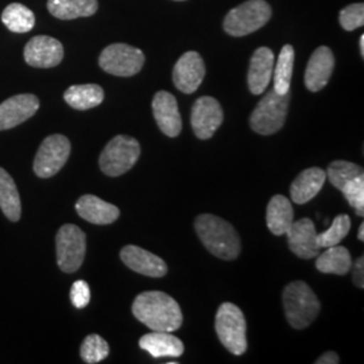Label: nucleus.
Here are the masks:
<instances>
[{
    "label": "nucleus",
    "mask_w": 364,
    "mask_h": 364,
    "mask_svg": "<svg viewBox=\"0 0 364 364\" xmlns=\"http://www.w3.org/2000/svg\"><path fill=\"white\" fill-rule=\"evenodd\" d=\"M132 314L151 331L174 332L182 326L178 302L164 291H144L132 302Z\"/></svg>",
    "instance_id": "nucleus-1"
},
{
    "label": "nucleus",
    "mask_w": 364,
    "mask_h": 364,
    "mask_svg": "<svg viewBox=\"0 0 364 364\" xmlns=\"http://www.w3.org/2000/svg\"><path fill=\"white\" fill-rule=\"evenodd\" d=\"M196 232L212 255L223 260L239 257L242 243L232 224L215 215H200L195 221Z\"/></svg>",
    "instance_id": "nucleus-2"
},
{
    "label": "nucleus",
    "mask_w": 364,
    "mask_h": 364,
    "mask_svg": "<svg viewBox=\"0 0 364 364\" xmlns=\"http://www.w3.org/2000/svg\"><path fill=\"white\" fill-rule=\"evenodd\" d=\"M284 309L287 321L294 329H305L317 318L321 305L311 287L302 281H294L284 289Z\"/></svg>",
    "instance_id": "nucleus-3"
},
{
    "label": "nucleus",
    "mask_w": 364,
    "mask_h": 364,
    "mask_svg": "<svg viewBox=\"0 0 364 364\" xmlns=\"http://www.w3.org/2000/svg\"><path fill=\"white\" fill-rule=\"evenodd\" d=\"M215 329L221 344L231 353L240 356L247 351V323L239 306L231 302L221 304Z\"/></svg>",
    "instance_id": "nucleus-4"
},
{
    "label": "nucleus",
    "mask_w": 364,
    "mask_h": 364,
    "mask_svg": "<svg viewBox=\"0 0 364 364\" xmlns=\"http://www.w3.org/2000/svg\"><path fill=\"white\" fill-rule=\"evenodd\" d=\"M291 93L279 95L270 91L262 100L250 117L251 129L260 135H273L281 130L287 120Z\"/></svg>",
    "instance_id": "nucleus-5"
},
{
    "label": "nucleus",
    "mask_w": 364,
    "mask_h": 364,
    "mask_svg": "<svg viewBox=\"0 0 364 364\" xmlns=\"http://www.w3.org/2000/svg\"><path fill=\"white\" fill-rule=\"evenodd\" d=\"M272 18V7L264 0H247L232 9L224 19V30L232 37H245L264 26Z\"/></svg>",
    "instance_id": "nucleus-6"
},
{
    "label": "nucleus",
    "mask_w": 364,
    "mask_h": 364,
    "mask_svg": "<svg viewBox=\"0 0 364 364\" xmlns=\"http://www.w3.org/2000/svg\"><path fill=\"white\" fill-rule=\"evenodd\" d=\"M139 156L141 144L135 138L129 135H117L107 144L102 151L99 165L107 176L119 177L132 169Z\"/></svg>",
    "instance_id": "nucleus-7"
},
{
    "label": "nucleus",
    "mask_w": 364,
    "mask_h": 364,
    "mask_svg": "<svg viewBox=\"0 0 364 364\" xmlns=\"http://www.w3.org/2000/svg\"><path fill=\"white\" fill-rule=\"evenodd\" d=\"M57 263L64 273H76L87 252V236L75 224L63 225L55 236Z\"/></svg>",
    "instance_id": "nucleus-8"
},
{
    "label": "nucleus",
    "mask_w": 364,
    "mask_h": 364,
    "mask_svg": "<svg viewBox=\"0 0 364 364\" xmlns=\"http://www.w3.org/2000/svg\"><path fill=\"white\" fill-rule=\"evenodd\" d=\"M144 64V52L126 43H112L107 46L99 57L100 68L107 73L119 77L135 76L142 70Z\"/></svg>",
    "instance_id": "nucleus-9"
},
{
    "label": "nucleus",
    "mask_w": 364,
    "mask_h": 364,
    "mask_svg": "<svg viewBox=\"0 0 364 364\" xmlns=\"http://www.w3.org/2000/svg\"><path fill=\"white\" fill-rule=\"evenodd\" d=\"M69 156L70 142L65 135H50L39 146L33 165L34 173L39 178H50L64 168Z\"/></svg>",
    "instance_id": "nucleus-10"
},
{
    "label": "nucleus",
    "mask_w": 364,
    "mask_h": 364,
    "mask_svg": "<svg viewBox=\"0 0 364 364\" xmlns=\"http://www.w3.org/2000/svg\"><path fill=\"white\" fill-rule=\"evenodd\" d=\"M223 109L216 99L210 96H203L196 100L192 108L191 123L196 136L198 139H209L219 130L223 123Z\"/></svg>",
    "instance_id": "nucleus-11"
},
{
    "label": "nucleus",
    "mask_w": 364,
    "mask_h": 364,
    "mask_svg": "<svg viewBox=\"0 0 364 364\" xmlns=\"http://www.w3.org/2000/svg\"><path fill=\"white\" fill-rule=\"evenodd\" d=\"M25 61L33 68H54L64 58V46L58 39L49 36H37L28 41L25 48Z\"/></svg>",
    "instance_id": "nucleus-12"
},
{
    "label": "nucleus",
    "mask_w": 364,
    "mask_h": 364,
    "mask_svg": "<svg viewBox=\"0 0 364 364\" xmlns=\"http://www.w3.org/2000/svg\"><path fill=\"white\" fill-rule=\"evenodd\" d=\"M205 77V64L197 52L182 54L173 69V82L182 93H193Z\"/></svg>",
    "instance_id": "nucleus-13"
},
{
    "label": "nucleus",
    "mask_w": 364,
    "mask_h": 364,
    "mask_svg": "<svg viewBox=\"0 0 364 364\" xmlns=\"http://www.w3.org/2000/svg\"><path fill=\"white\" fill-rule=\"evenodd\" d=\"M38 97L31 93L16 95L0 105V131L10 130L37 114Z\"/></svg>",
    "instance_id": "nucleus-14"
},
{
    "label": "nucleus",
    "mask_w": 364,
    "mask_h": 364,
    "mask_svg": "<svg viewBox=\"0 0 364 364\" xmlns=\"http://www.w3.org/2000/svg\"><path fill=\"white\" fill-rule=\"evenodd\" d=\"M287 242L291 252L301 259H312L320 254L321 247L317 242L316 227L309 218L293 221L287 231Z\"/></svg>",
    "instance_id": "nucleus-15"
},
{
    "label": "nucleus",
    "mask_w": 364,
    "mask_h": 364,
    "mask_svg": "<svg viewBox=\"0 0 364 364\" xmlns=\"http://www.w3.org/2000/svg\"><path fill=\"white\" fill-rule=\"evenodd\" d=\"M151 105L159 130L170 138L178 136L182 130V117L176 97L169 92H156Z\"/></svg>",
    "instance_id": "nucleus-16"
},
{
    "label": "nucleus",
    "mask_w": 364,
    "mask_h": 364,
    "mask_svg": "<svg viewBox=\"0 0 364 364\" xmlns=\"http://www.w3.org/2000/svg\"><path fill=\"white\" fill-rule=\"evenodd\" d=\"M123 263L135 273L142 274L151 278H161L168 273L165 260L156 257V254L146 251L138 246H126L120 251Z\"/></svg>",
    "instance_id": "nucleus-17"
},
{
    "label": "nucleus",
    "mask_w": 364,
    "mask_h": 364,
    "mask_svg": "<svg viewBox=\"0 0 364 364\" xmlns=\"http://www.w3.org/2000/svg\"><path fill=\"white\" fill-rule=\"evenodd\" d=\"M335 69V55L326 46L316 49L305 70V87L311 92H320L329 82Z\"/></svg>",
    "instance_id": "nucleus-18"
},
{
    "label": "nucleus",
    "mask_w": 364,
    "mask_h": 364,
    "mask_svg": "<svg viewBox=\"0 0 364 364\" xmlns=\"http://www.w3.org/2000/svg\"><path fill=\"white\" fill-rule=\"evenodd\" d=\"M274 70V53L269 48L257 49L250 61L248 90L252 95H262L269 87Z\"/></svg>",
    "instance_id": "nucleus-19"
},
{
    "label": "nucleus",
    "mask_w": 364,
    "mask_h": 364,
    "mask_svg": "<svg viewBox=\"0 0 364 364\" xmlns=\"http://www.w3.org/2000/svg\"><path fill=\"white\" fill-rule=\"evenodd\" d=\"M76 212L81 219L97 225L112 224L120 216V210L117 205L93 195L81 196L76 203Z\"/></svg>",
    "instance_id": "nucleus-20"
},
{
    "label": "nucleus",
    "mask_w": 364,
    "mask_h": 364,
    "mask_svg": "<svg viewBox=\"0 0 364 364\" xmlns=\"http://www.w3.org/2000/svg\"><path fill=\"white\" fill-rule=\"evenodd\" d=\"M326 170L320 168H309L301 171L299 177L290 186L291 200L299 205L306 204L318 195V192L323 189L326 183Z\"/></svg>",
    "instance_id": "nucleus-21"
},
{
    "label": "nucleus",
    "mask_w": 364,
    "mask_h": 364,
    "mask_svg": "<svg viewBox=\"0 0 364 364\" xmlns=\"http://www.w3.org/2000/svg\"><path fill=\"white\" fill-rule=\"evenodd\" d=\"M139 347L153 358H178L183 353V343L171 332L153 331L139 340Z\"/></svg>",
    "instance_id": "nucleus-22"
},
{
    "label": "nucleus",
    "mask_w": 364,
    "mask_h": 364,
    "mask_svg": "<svg viewBox=\"0 0 364 364\" xmlns=\"http://www.w3.org/2000/svg\"><path fill=\"white\" fill-rule=\"evenodd\" d=\"M293 221L294 210L290 200L285 196H273L266 212V223L269 231L275 236L285 235Z\"/></svg>",
    "instance_id": "nucleus-23"
},
{
    "label": "nucleus",
    "mask_w": 364,
    "mask_h": 364,
    "mask_svg": "<svg viewBox=\"0 0 364 364\" xmlns=\"http://www.w3.org/2000/svg\"><path fill=\"white\" fill-rule=\"evenodd\" d=\"M97 9V0H48L49 13L63 21L88 18L95 15Z\"/></svg>",
    "instance_id": "nucleus-24"
},
{
    "label": "nucleus",
    "mask_w": 364,
    "mask_h": 364,
    "mask_svg": "<svg viewBox=\"0 0 364 364\" xmlns=\"http://www.w3.org/2000/svg\"><path fill=\"white\" fill-rule=\"evenodd\" d=\"M66 103L78 111H87L102 105L105 100V91L97 84L72 85L64 93Z\"/></svg>",
    "instance_id": "nucleus-25"
},
{
    "label": "nucleus",
    "mask_w": 364,
    "mask_h": 364,
    "mask_svg": "<svg viewBox=\"0 0 364 364\" xmlns=\"http://www.w3.org/2000/svg\"><path fill=\"white\" fill-rule=\"evenodd\" d=\"M352 258L350 251L341 246L326 247V251L317 255L316 269L320 273L346 275L351 270Z\"/></svg>",
    "instance_id": "nucleus-26"
},
{
    "label": "nucleus",
    "mask_w": 364,
    "mask_h": 364,
    "mask_svg": "<svg viewBox=\"0 0 364 364\" xmlns=\"http://www.w3.org/2000/svg\"><path fill=\"white\" fill-rule=\"evenodd\" d=\"M0 209L10 221L21 219L22 205L18 188L13 177L3 168H0Z\"/></svg>",
    "instance_id": "nucleus-27"
},
{
    "label": "nucleus",
    "mask_w": 364,
    "mask_h": 364,
    "mask_svg": "<svg viewBox=\"0 0 364 364\" xmlns=\"http://www.w3.org/2000/svg\"><path fill=\"white\" fill-rule=\"evenodd\" d=\"M1 22L13 33H28L36 26V15L25 4L11 3L1 13Z\"/></svg>",
    "instance_id": "nucleus-28"
},
{
    "label": "nucleus",
    "mask_w": 364,
    "mask_h": 364,
    "mask_svg": "<svg viewBox=\"0 0 364 364\" xmlns=\"http://www.w3.org/2000/svg\"><path fill=\"white\" fill-rule=\"evenodd\" d=\"M294 66V49L291 45H285L279 53L277 65L274 69V91L279 95L290 92L291 76Z\"/></svg>",
    "instance_id": "nucleus-29"
},
{
    "label": "nucleus",
    "mask_w": 364,
    "mask_h": 364,
    "mask_svg": "<svg viewBox=\"0 0 364 364\" xmlns=\"http://www.w3.org/2000/svg\"><path fill=\"white\" fill-rule=\"evenodd\" d=\"M326 173L329 182L341 191L353 178L363 176V168L348 161H333Z\"/></svg>",
    "instance_id": "nucleus-30"
},
{
    "label": "nucleus",
    "mask_w": 364,
    "mask_h": 364,
    "mask_svg": "<svg viewBox=\"0 0 364 364\" xmlns=\"http://www.w3.org/2000/svg\"><path fill=\"white\" fill-rule=\"evenodd\" d=\"M351 230V219L348 215H338L336 216L332 225L326 230V232L317 235V242L321 248L332 247L340 245V242L350 234Z\"/></svg>",
    "instance_id": "nucleus-31"
},
{
    "label": "nucleus",
    "mask_w": 364,
    "mask_h": 364,
    "mask_svg": "<svg viewBox=\"0 0 364 364\" xmlns=\"http://www.w3.org/2000/svg\"><path fill=\"white\" fill-rule=\"evenodd\" d=\"M80 355L85 363H100L109 355V346L102 336L90 335L84 338L80 348Z\"/></svg>",
    "instance_id": "nucleus-32"
},
{
    "label": "nucleus",
    "mask_w": 364,
    "mask_h": 364,
    "mask_svg": "<svg viewBox=\"0 0 364 364\" xmlns=\"http://www.w3.org/2000/svg\"><path fill=\"white\" fill-rule=\"evenodd\" d=\"M341 193L346 197V200L351 204L355 209V213L360 218L364 215V176H359L348 182L343 189Z\"/></svg>",
    "instance_id": "nucleus-33"
},
{
    "label": "nucleus",
    "mask_w": 364,
    "mask_h": 364,
    "mask_svg": "<svg viewBox=\"0 0 364 364\" xmlns=\"http://www.w3.org/2000/svg\"><path fill=\"white\" fill-rule=\"evenodd\" d=\"M340 25L347 30V31H353L359 27L364 25V4L363 3H355L346 9L341 10L340 16H338Z\"/></svg>",
    "instance_id": "nucleus-34"
},
{
    "label": "nucleus",
    "mask_w": 364,
    "mask_h": 364,
    "mask_svg": "<svg viewBox=\"0 0 364 364\" xmlns=\"http://www.w3.org/2000/svg\"><path fill=\"white\" fill-rule=\"evenodd\" d=\"M70 301L77 308H85L91 301V289L85 281H76L70 289Z\"/></svg>",
    "instance_id": "nucleus-35"
},
{
    "label": "nucleus",
    "mask_w": 364,
    "mask_h": 364,
    "mask_svg": "<svg viewBox=\"0 0 364 364\" xmlns=\"http://www.w3.org/2000/svg\"><path fill=\"white\" fill-rule=\"evenodd\" d=\"M364 258L359 257L355 262V269H353V284L360 289L364 287Z\"/></svg>",
    "instance_id": "nucleus-36"
},
{
    "label": "nucleus",
    "mask_w": 364,
    "mask_h": 364,
    "mask_svg": "<svg viewBox=\"0 0 364 364\" xmlns=\"http://www.w3.org/2000/svg\"><path fill=\"white\" fill-rule=\"evenodd\" d=\"M317 364H338L340 363V359H338V353L335 352L328 351L326 353H323L317 360Z\"/></svg>",
    "instance_id": "nucleus-37"
},
{
    "label": "nucleus",
    "mask_w": 364,
    "mask_h": 364,
    "mask_svg": "<svg viewBox=\"0 0 364 364\" xmlns=\"http://www.w3.org/2000/svg\"><path fill=\"white\" fill-rule=\"evenodd\" d=\"M358 237H359V240H364V224L362 223L360 225H359V231H358Z\"/></svg>",
    "instance_id": "nucleus-38"
},
{
    "label": "nucleus",
    "mask_w": 364,
    "mask_h": 364,
    "mask_svg": "<svg viewBox=\"0 0 364 364\" xmlns=\"http://www.w3.org/2000/svg\"><path fill=\"white\" fill-rule=\"evenodd\" d=\"M359 46H360V54H362V57H364V36H360Z\"/></svg>",
    "instance_id": "nucleus-39"
},
{
    "label": "nucleus",
    "mask_w": 364,
    "mask_h": 364,
    "mask_svg": "<svg viewBox=\"0 0 364 364\" xmlns=\"http://www.w3.org/2000/svg\"><path fill=\"white\" fill-rule=\"evenodd\" d=\"M176 1H183V0H176Z\"/></svg>",
    "instance_id": "nucleus-40"
}]
</instances>
